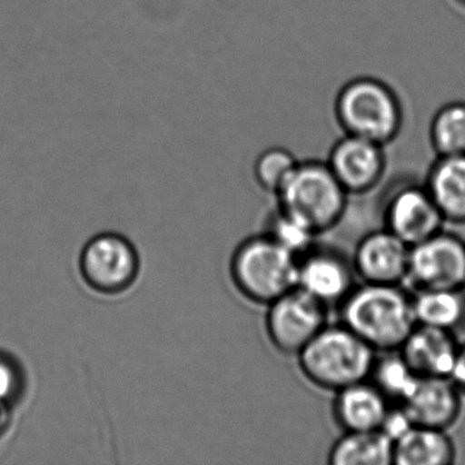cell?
<instances>
[{"label": "cell", "mask_w": 465, "mask_h": 465, "mask_svg": "<svg viewBox=\"0 0 465 465\" xmlns=\"http://www.w3.org/2000/svg\"><path fill=\"white\" fill-rule=\"evenodd\" d=\"M266 233L298 258L314 246L318 236L292 217L282 213V211L272 217L271 227Z\"/></svg>", "instance_id": "23"}, {"label": "cell", "mask_w": 465, "mask_h": 465, "mask_svg": "<svg viewBox=\"0 0 465 465\" xmlns=\"http://www.w3.org/2000/svg\"><path fill=\"white\" fill-rule=\"evenodd\" d=\"M298 163L288 149L280 146L265 149L254 163L255 181L265 192L277 194Z\"/></svg>", "instance_id": "22"}, {"label": "cell", "mask_w": 465, "mask_h": 465, "mask_svg": "<svg viewBox=\"0 0 465 465\" xmlns=\"http://www.w3.org/2000/svg\"><path fill=\"white\" fill-rule=\"evenodd\" d=\"M352 261L333 247L317 244L298 258V285L326 306H339L355 287Z\"/></svg>", "instance_id": "10"}, {"label": "cell", "mask_w": 465, "mask_h": 465, "mask_svg": "<svg viewBox=\"0 0 465 465\" xmlns=\"http://www.w3.org/2000/svg\"><path fill=\"white\" fill-rule=\"evenodd\" d=\"M405 282L413 291L465 288L464 239L442 230L411 246Z\"/></svg>", "instance_id": "8"}, {"label": "cell", "mask_w": 465, "mask_h": 465, "mask_svg": "<svg viewBox=\"0 0 465 465\" xmlns=\"http://www.w3.org/2000/svg\"><path fill=\"white\" fill-rule=\"evenodd\" d=\"M329 307L295 287L268 304L266 333L280 352L298 355L326 325Z\"/></svg>", "instance_id": "7"}, {"label": "cell", "mask_w": 465, "mask_h": 465, "mask_svg": "<svg viewBox=\"0 0 465 465\" xmlns=\"http://www.w3.org/2000/svg\"><path fill=\"white\" fill-rule=\"evenodd\" d=\"M399 351L419 377L450 378L460 344L453 331L416 325Z\"/></svg>", "instance_id": "14"}, {"label": "cell", "mask_w": 465, "mask_h": 465, "mask_svg": "<svg viewBox=\"0 0 465 465\" xmlns=\"http://www.w3.org/2000/svg\"><path fill=\"white\" fill-rule=\"evenodd\" d=\"M450 380L453 381L460 393L465 396V344L460 345L459 355H457L456 364L451 371Z\"/></svg>", "instance_id": "25"}, {"label": "cell", "mask_w": 465, "mask_h": 465, "mask_svg": "<svg viewBox=\"0 0 465 465\" xmlns=\"http://www.w3.org/2000/svg\"><path fill=\"white\" fill-rule=\"evenodd\" d=\"M430 143L437 156L465 154V102L448 103L435 113Z\"/></svg>", "instance_id": "21"}, {"label": "cell", "mask_w": 465, "mask_h": 465, "mask_svg": "<svg viewBox=\"0 0 465 465\" xmlns=\"http://www.w3.org/2000/svg\"><path fill=\"white\" fill-rule=\"evenodd\" d=\"M424 184L445 222L465 225V154L438 156Z\"/></svg>", "instance_id": "16"}, {"label": "cell", "mask_w": 465, "mask_h": 465, "mask_svg": "<svg viewBox=\"0 0 465 465\" xmlns=\"http://www.w3.org/2000/svg\"><path fill=\"white\" fill-rule=\"evenodd\" d=\"M416 325L431 326L456 333L465 325V288L413 291Z\"/></svg>", "instance_id": "19"}, {"label": "cell", "mask_w": 465, "mask_h": 465, "mask_svg": "<svg viewBox=\"0 0 465 465\" xmlns=\"http://www.w3.org/2000/svg\"><path fill=\"white\" fill-rule=\"evenodd\" d=\"M456 456V446L446 430L413 424L394 440L396 465H450Z\"/></svg>", "instance_id": "17"}, {"label": "cell", "mask_w": 465, "mask_h": 465, "mask_svg": "<svg viewBox=\"0 0 465 465\" xmlns=\"http://www.w3.org/2000/svg\"><path fill=\"white\" fill-rule=\"evenodd\" d=\"M276 195L279 211L315 235H321L341 222L350 194L337 181L328 163L306 160L296 164Z\"/></svg>", "instance_id": "3"}, {"label": "cell", "mask_w": 465, "mask_h": 465, "mask_svg": "<svg viewBox=\"0 0 465 465\" xmlns=\"http://www.w3.org/2000/svg\"><path fill=\"white\" fill-rule=\"evenodd\" d=\"M351 261L361 282L402 285L407 280L410 246L382 228L361 236Z\"/></svg>", "instance_id": "12"}, {"label": "cell", "mask_w": 465, "mask_h": 465, "mask_svg": "<svg viewBox=\"0 0 465 465\" xmlns=\"http://www.w3.org/2000/svg\"><path fill=\"white\" fill-rule=\"evenodd\" d=\"M334 116L344 134L383 146L396 140L404 121L396 92L374 77L348 81L334 100Z\"/></svg>", "instance_id": "4"}, {"label": "cell", "mask_w": 465, "mask_h": 465, "mask_svg": "<svg viewBox=\"0 0 465 465\" xmlns=\"http://www.w3.org/2000/svg\"><path fill=\"white\" fill-rule=\"evenodd\" d=\"M230 272L244 298L268 306L298 285V257L269 233L252 236L236 247Z\"/></svg>", "instance_id": "5"}, {"label": "cell", "mask_w": 465, "mask_h": 465, "mask_svg": "<svg viewBox=\"0 0 465 465\" xmlns=\"http://www.w3.org/2000/svg\"><path fill=\"white\" fill-rule=\"evenodd\" d=\"M385 146L355 135L344 134L329 153L328 165L350 195L374 190L386 171Z\"/></svg>", "instance_id": "11"}, {"label": "cell", "mask_w": 465, "mask_h": 465, "mask_svg": "<svg viewBox=\"0 0 465 465\" xmlns=\"http://www.w3.org/2000/svg\"><path fill=\"white\" fill-rule=\"evenodd\" d=\"M337 307L340 322L375 352L399 350L416 326L412 295L402 285L361 282Z\"/></svg>", "instance_id": "1"}, {"label": "cell", "mask_w": 465, "mask_h": 465, "mask_svg": "<svg viewBox=\"0 0 465 465\" xmlns=\"http://www.w3.org/2000/svg\"><path fill=\"white\" fill-rule=\"evenodd\" d=\"M419 375L411 369L399 350L377 352L369 381L393 405H400L415 388Z\"/></svg>", "instance_id": "20"}, {"label": "cell", "mask_w": 465, "mask_h": 465, "mask_svg": "<svg viewBox=\"0 0 465 465\" xmlns=\"http://www.w3.org/2000/svg\"><path fill=\"white\" fill-rule=\"evenodd\" d=\"M84 282L100 295L116 296L129 291L140 276L137 247L121 233L104 232L86 242L80 255Z\"/></svg>", "instance_id": "6"}, {"label": "cell", "mask_w": 465, "mask_h": 465, "mask_svg": "<svg viewBox=\"0 0 465 465\" xmlns=\"http://www.w3.org/2000/svg\"><path fill=\"white\" fill-rule=\"evenodd\" d=\"M391 402L369 380L334 393L331 415L342 431L381 430Z\"/></svg>", "instance_id": "15"}, {"label": "cell", "mask_w": 465, "mask_h": 465, "mask_svg": "<svg viewBox=\"0 0 465 465\" xmlns=\"http://www.w3.org/2000/svg\"><path fill=\"white\" fill-rule=\"evenodd\" d=\"M10 408L2 407L0 405V434L5 431L7 424V413H9Z\"/></svg>", "instance_id": "26"}, {"label": "cell", "mask_w": 465, "mask_h": 465, "mask_svg": "<svg viewBox=\"0 0 465 465\" xmlns=\"http://www.w3.org/2000/svg\"><path fill=\"white\" fill-rule=\"evenodd\" d=\"M394 442L381 430L344 431L328 453L331 465H393Z\"/></svg>", "instance_id": "18"}, {"label": "cell", "mask_w": 465, "mask_h": 465, "mask_svg": "<svg viewBox=\"0 0 465 465\" xmlns=\"http://www.w3.org/2000/svg\"><path fill=\"white\" fill-rule=\"evenodd\" d=\"M25 389V374L13 356L0 351V405L10 408Z\"/></svg>", "instance_id": "24"}, {"label": "cell", "mask_w": 465, "mask_h": 465, "mask_svg": "<svg viewBox=\"0 0 465 465\" xmlns=\"http://www.w3.org/2000/svg\"><path fill=\"white\" fill-rule=\"evenodd\" d=\"M299 369L309 382L326 391L369 380L377 352L342 325H326L301 352Z\"/></svg>", "instance_id": "2"}, {"label": "cell", "mask_w": 465, "mask_h": 465, "mask_svg": "<svg viewBox=\"0 0 465 465\" xmlns=\"http://www.w3.org/2000/svg\"><path fill=\"white\" fill-rule=\"evenodd\" d=\"M383 228L408 246L443 230L445 219L426 184L405 183L389 194L383 206Z\"/></svg>", "instance_id": "9"}, {"label": "cell", "mask_w": 465, "mask_h": 465, "mask_svg": "<svg viewBox=\"0 0 465 465\" xmlns=\"http://www.w3.org/2000/svg\"><path fill=\"white\" fill-rule=\"evenodd\" d=\"M459 2H461L462 5H465V0H459Z\"/></svg>", "instance_id": "27"}, {"label": "cell", "mask_w": 465, "mask_h": 465, "mask_svg": "<svg viewBox=\"0 0 465 465\" xmlns=\"http://www.w3.org/2000/svg\"><path fill=\"white\" fill-rule=\"evenodd\" d=\"M461 396L450 378H419L400 404L415 426L448 430L461 413Z\"/></svg>", "instance_id": "13"}]
</instances>
